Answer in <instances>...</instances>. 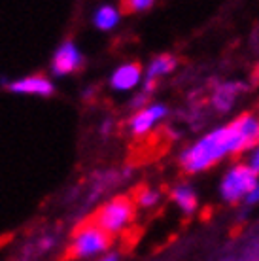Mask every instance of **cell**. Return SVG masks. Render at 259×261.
Instances as JSON below:
<instances>
[{
	"instance_id": "cell-1",
	"label": "cell",
	"mask_w": 259,
	"mask_h": 261,
	"mask_svg": "<svg viewBox=\"0 0 259 261\" xmlns=\"http://www.w3.org/2000/svg\"><path fill=\"white\" fill-rule=\"evenodd\" d=\"M257 144L259 114L244 112L189 144L180 153V167L188 174H201L225 159L248 155Z\"/></svg>"
},
{
	"instance_id": "cell-17",
	"label": "cell",
	"mask_w": 259,
	"mask_h": 261,
	"mask_svg": "<svg viewBox=\"0 0 259 261\" xmlns=\"http://www.w3.org/2000/svg\"><path fill=\"white\" fill-rule=\"evenodd\" d=\"M102 261H117V257L116 255H108V257H104Z\"/></svg>"
},
{
	"instance_id": "cell-12",
	"label": "cell",
	"mask_w": 259,
	"mask_h": 261,
	"mask_svg": "<svg viewBox=\"0 0 259 261\" xmlns=\"http://www.w3.org/2000/svg\"><path fill=\"white\" fill-rule=\"evenodd\" d=\"M119 17H121V12L116 6H102L95 15V25L102 31H110L117 25Z\"/></svg>"
},
{
	"instance_id": "cell-5",
	"label": "cell",
	"mask_w": 259,
	"mask_h": 261,
	"mask_svg": "<svg viewBox=\"0 0 259 261\" xmlns=\"http://www.w3.org/2000/svg\"><path fill=\"white\" fill-rule=\"evenodd\" d=\"M167 114H169V108L165 105H161V102L146 105L131 118V121H129L131 133L138 138L148 137V135H151V130L156 129L157 125L167 118Z\"/></svg>"
},
{
	"instance_id": "cell-14",
	"label": "cell",
	"mask_w": 259,
	"mask_h": 261,
	"mask_svg": "<svg viewBox=\"0 0 259 261\" xmlns=\"http://www.w3.org/2000/svg\"><path fill=\"white\" fill-rule=\"evenodd\" d=\"M153 6L151 0H129L125 2V12H146Z\"/></svg>"
},
{
	"instance_id": "cell-9",
	"label": "cell",
	"mask_w": 259,
	"mask_h": 261,
	"mask_svg": "<svg viewBox=\"0 0 259 261\" xmlns=\"http://www.w3.org/2000/svg\"><path fill=\"white\" fill-rule=\"evenodd\" d=\"M170 199L178 210L186 216H193L199 210V193L189 184H178L170 190Z\"/></svg>"
},
{
	"instance_id": "cell-3",
	"label": "cell",
	"mask_w": 259,
	"mask_h": 261,
	"mask_svg": "<svg viewBox=\"0 0 259 261\" xmlns=\"http://www.w3.org/2000/svg\"><path fill=\"white\" fill-rule=\"evenodd\" d=\"M136 202L131 197H116L110 202H106L102 208H98L91 220L93 225L102 229L108 235H117L129 227L131 222L135 220Z\"/></svg>"
},
{
	"instance_id": "cell-11",
	"label": "cell",
	"mask_w": 259,
	"mask_h": 261,
	"mask_svg": "<svg viewBox=\"0 0 259 261\" xmlns=\"http://www.w3.org/2000/svg\"><path fill=\"white\" fill-rule=\"evenodd\" d=\"M12 91L17 93H33V95H49L53 93V85L42 76H31V78H23L19 82L10 85Z\"/></svg>"
},
{
	"instance_id": "cell-16",
	"label": "cell",
	"mask_w": 259,
	"mask_h": 261,
	"mask_svg": "<svg viewBox=\"0 0 259 261\" xmlns=\"http://www.w3.org/2000/svg\"><path fill=\"white\" fill-rule=\"evenodd\" d=\"M244 204H248V206H255V204H259V182L255 184V188L250 191V195H248Z\"/></svg>"
},
{
	"instance_id": "cell-10",
	"label": "cell",
	"mask_w": 259,
	"mask_h": 261,
	"mask_svg": "<svg viewBox=\"0 0 259 261\" xmlns=\"http://www.w3.org/2000/svg\"><path fill=\"white\" fill-rule=\"evenodd\" d=\"M82 63V57H80L78 49L74 47V44L70 42H66L63 46L59 47L57 53H55V57H53V72L55 74H68L72 72L76 66Z\"/></svg>"
},
{
	"instance_id": "cell-6",
	"label": "cell",
	"mask_w": 259,
	"mask_h": 261,
	"mask_svg": "<svg viewBox=\"0 0 259 261\" xmlns=\"http://www.w3.org/2000/svg\"><path fill=\"white\" fill-rule=\"evenodd\" d=\"M242 91H244V84H240V82H221L212 89L210 106L218 114H227L235 108L237 98Z\"/></svg>"
},
{
	"instance_id": "cell-8",
	"label": "cell",
	"mask_w": 259,
	"mask_h": 261,
	"mask_svg": "<svg viewBox=\"0 0 259 261\" xmlns=\"http://www.w3.org/2000/svg\"><path fill=\"white\" fill-rule=\"evenodd\" d=\"M144 80V70L138 63H125L112 74L110 84L116 91H131Z\"/></svg>"
},
{
	"instance_id": "cell-7",
	"label": "cell",
	"mask_w": 259,
	"mask_h": 261,
	"mask_svg": "<svg viewBox=\"0 0 259 261\" xmlns=\"http://www.w3.org/2000/svg\"><path fill=\"white\" fill-rule=\"evenodd\" d=\"M176 66H178V59H176L174 55H170V53H161V55H157L156 59L149 61L148 68L144 70L146 93L151 91V89L156 87L157 80H161V78H165V76L172 74V72L176 70Z\"/></svg>"
},
{
	"instance_id": "cell-15",
	"label": "cell",
	"mask_w": 259,
	"mask_h": 261,
	"mask_svg": "<svg viewBox=\"0 0 259 261\" xmlns=\"http://www.w3.org/2000/svg\"><path fill=\"white\" fill-rule=\"evenodd\" d=\"M246 163L252 167L253 172H255V174L259 176V144L246 155Z\"/></svg>"
},
{
	"instance_id": "cell-2",
	"label": "cell",
	"mask_w": 259,
	"mask_h": 261,
	"mask_svg": "<svg viewBox=\"0 0 259 261\" xmlns=\"http://www.w3.org/2000/svg\"><path fill=\"white\" fill-rule=\"evenodd\" d=\"M259 182V176L246 163V159H239L229 165L220 178V197L227 204H244L250 191Z\"/></svg>"
},
{
	"instance_id": "cell-13",
	"label": "cell",
	"mask_w": 259,
	"mask_h": 261,
	"mask_svg": "<svg viewBox=\"0 0 259 261\" xmlns=\"http://www.w3.org/2000/svg\"><path fill=\"white\" fill-rule=\"evenodd\" d=\"M161 199V193L157 190H149V188H144L136 193V204L138 206H142V208H151V206H156L157 202Z\"/></svg>"
},
{
	"instance_id": "cell-4",
	"label": "cell",
	"mask_w": 259,
	"mask_h": 261,
	"mask_svg": "<svg viewBox=\"0 0 259 261\" xmlns=\"http://www.w3.org/2000/svg\"><path fill=\"white\" fill-rule=\"evenodd\" d=\"M112 237L108 233H104L102 229H98L97 225H93L91 222H85L82 227L76 231L74 242L66 252V259H78V257H87L97 252H102L110 246Z\"/></svg>"
}]
</instances>
